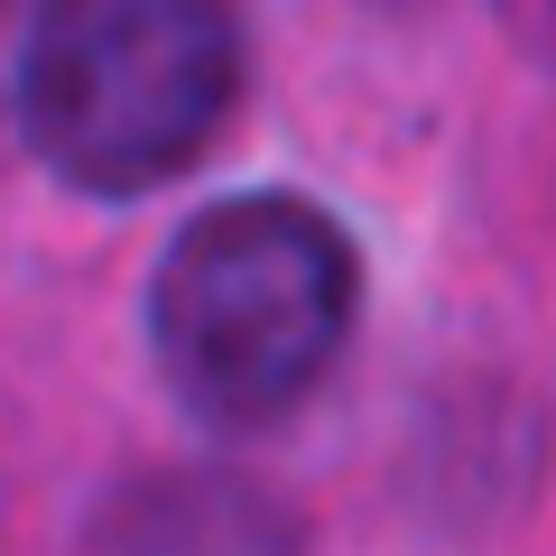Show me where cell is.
<instances>
[{"label":"cell","instance_id":"1","mask_svg":"<svg viewBox=\"0 0 556 556\" xmlns=\"http://www.w3.org/2000/svg\"><path fill=\"white\" fill-rule=\"evenodd\" d=\"M353 241L306 195H223L159 251L149 353L204 427L288 417L353 334Z\"/></svg>","mask_w":556,"mask_h":556},{"label":"cell","instance_id":"2","mask_svg":"<svg viewBox=\"0 0 556 556\" xmlns=\"http://www.w3.org/2000/svg\"><path fill=\"white\" fill-rule=\"evenodd\" d=\"M241 102L232 0H47L20 56V130L84 195H149Z\"/></svg>","mask_w":556,"mask_h":556},{"label":"cell","instance_id":"3","mask_svg":"<svg viewBox=\"0 0 556 556\" xmlns=\"http://www.w3.org/2000/svg\"><path fill=\"white\" fill-rule=\"evenodd\" d=\"M84 556H298V519L223 464H167L84 519Z\"/></svg>","mask_w":556,"mask_h":556}]
</instances>
